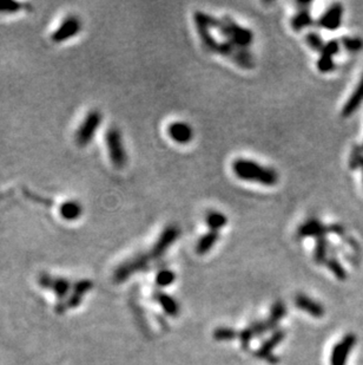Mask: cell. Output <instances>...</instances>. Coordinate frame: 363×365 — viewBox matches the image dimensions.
Instances as JSON below:
<instances>
[{"instance_id":"cb8c5ba5","label":"cell","mask_w":363,"mask_h":365,"mask_svg":"<svg viewBox=\"0 0 363 365\" xmlns=\"http://www.w3.org/2000/svg\"><path fill=\"white\" fill-rule=\"evenodd\" d=\"M330 243L326 236L316 239L315 251H314V260L318 262V265L324 264L328 260V252H329Z\"/></svg>"},{"instance_id":"d590c367","label":"cell","mask_w":363,"mask_h":365,"mask_svg":"<svg viewBox=\"0 0 363 365\" xmlns=\"http://www.w3.org/2000/svg\"><path fill=\"white\" fill-rule=\"evenodd\" d=\"M250 328H252L255 336H262V334L269 331L268 325H266V321H255V323L250 325Z\"/></svg>"},{"instance_id":"7402d4cb","label":"cell","mask_w":363,"mask_h":365,"mask_svg":"<svg viewBox=\"0 0 363 365\" xmlns=\"http://www.w3.org/2000/svg\"><path fill=\"white\" fill-rule=\"evenodd\" d=\"M206 222L208 227L210 228V231L218 232L220 229H222L226 226L228 218L223 213L217 212V210H211L206 216Z\"/></svg>"},{"instance_id":"277c9868","label":"cell","mask_w":363,"mask_h":365,"mask_svg":"<svg viewBox=\"0 0 363 365\" xmlns=\"http://www.w3.org/2000/svg\"><path fill=\"white\" fill-rule=\"evenodd\" d=\"M105 142H106L108 156L116 168H122L128 161L126 151H125L123 139H122L120 130L118 128L112 127L105 134Z\"/></svg>"},{"instance_id":"5b68a950","label":"cell","mask_w":363,"mask_h":365,"mask_svg":"<svg viewBox=\"0 0 363 365\" xmlns=\"http://www.w3.org/2000/svg\"><path fill=\"white\" fill-rule=\"evenodd\" d=\"M102 121H103V115L99 110H91L86 115V117L82 122L80 127L78 128L77 133H76L74 140L77 146L86 147L91 142L94 137L96 131L100 127Z\"/></svg>"},{"instance_id":"7c38bea8","label":"cell","mask_w":363,"mask_h":365,"mask_svg":"<svg viewBox=\"0 0 363 365\" xmlns=\"http://www.w3.org/2000/svg\"><path fill=\"white\" fill-rule=\"evenodd\" d=\"M329 232V226L323 225L318 219H309L297 229L298 238H322Z\"/></svg>"},{"instance_id":"d4e9b609","label":"cell","mask_w":363,"mask_h":365,"mask_svg":"<svg viewBox=\"0 0 363 365\" xmlns=\"http://www.w3.org/2000/svg\"><path fill=\"white\" fill-rule=\"evenodd\" d=\"M91 288H92V282L91 281L82 280L80 282H78V284L76 285V287H74V294L72 295V298L70 299L71 302L68 304V306L74 307V306H77L78 304H80V300H82V295L85 294V292L91 290Z\"/></svg>"},{"instance_id":"74e56055","label":"cell","mask_w":363,"mask_h":365,"mask_svg":"<svg viewBox=\"0 0 363 365\" xmlns=\"http://www.w3.org/2000/svg\"><path fill=\"white\" fill-rule=\"evenodd\" d=\"M362 170H363V161H362Z\"/></svg>"},{"instance_id":"484cf974","label":"cell","mask_w":363,"mask_h":365,"mask_svg":"<svg viewBox=\"0 0 363 365\" xmlns=\"http://www.w3.org/2000/svg\"><path fill=\"white\" fill-rule=\"evenodd\" d=\"M326 266L332 272V274H334L338 280H344L346 278V268L343 267L341 262H340L336 258H328V260L326 261Z\"/></svg>"},{"instance_id":"83f0119b","label":"cell","mask_w":363,"mask_h":365,"mask_svg":"<svg viewBox=\"0 0 363 365\" xmlns=\"http://www.w3.org/2000/svg\"><path fill=\"white\" fill-rule=\"evenodd\" d=\"M306 44L309 45V48L312 50L320 52L321 54L323 48H324V43H323V39L321 36H320L318 32H309L308 35L306 36Z\"/></svg>"},{"instance_id":"30bf717a","label":"cell","mask_w":363,"mask_h":365,"mask_svg":"<svg viewBox=\"0 0 363 365\" xmlns=\"http://www.w3.org/2000/svg\"><path fill=\"white\" fill-rule=\"evenodd\" d=\"M284 337H286V332L283 330L275 331L272 334V337H270L266 341H264L262 346L256 351L255 356L257 358H260V359L266 360L270 364H277L280 361V358L272 353V350L277 346V345L282 343Z\"/></svg>"},{"instance_id":"9a60e30c","label":"cell","mask_w":363,"mask_h":365,"mask_svg":"<svg viewBox=\"0 0 363 365\" xmlns=\"http://www.w3.org/2000/svg\"><path fill=\"white\" fill-rule=\"evenodd\" d=\"M295 305L300 310L306 312L310 315L316 318H321L324 315V307L318 301L306 297L304 294H297L295 297Z\"/></svg>"},{"instance_id":"ffe728a7","label":"cell","mask_w":363,"mask_h":365,"mask_svg":"<svg viewBox=\"0 0 363 365\" xmlns=\"http://www.w3.org/2000/svg\"><path fill=\"white\" fill-rule=\"evenodd\" d=\"M82 213V205L76 201L64 202L60 206V215L62 216V219L68 220V221H74V220L79 219Z\"/></svg>"},{"instance_id":"8992f818","label":"cell","mask_w":363,"mask_h":365,"mask_svg":"<svg viewBox=\"0 0 363 365\" xmlns=\"http://www.w3.org/2000/svg\"><path fill=\"white\" fill-rule=\"evenodd\" d=\"M150 259L151 258L148 254H140L124 261L123 264L116 268L114 273V280L116 282H123L130 278L134 273L143 271V269L148 267Z\"/></svg>"},{"instance_id":"4316f807","label":"cell","mask_w":363,"mask_h":365,"mask_svg":"<svg viewBox=\"0 0 363 365\" xmlns=\"http://www.w3.org/2000/svg\"><path fill=\"white\" fill-rule=\"evenodd\" d=\"M176 280V274L171 269H162L156 275V284L160 287H168Z\"/></svg>"},{"instance_id":"6da1fadb","label":"cell","mask_w":363,"mask_h":365,"mask_svg":"<svg viewBox=\"0 0 363 365\" xmlns=\"http://www.w3.org/2000/svg\"><path fill=\"white\" fill-rule=\"evenodd\" d=\"M232 172L238 179L263 186H275L278 182V173L270 167L262 166L252 160L237 159L232 163Z\"/></svg>"},{"instance_id":"d6986e66","label":"cell","mask_w":363,"mask_h":365,"mask_svg":"<svg viewBox=\"0 0 363 365\" xmlns=\"http://www.w3.org/2000/svg\"><path fill=\"white\" fill-rule=\"evenodd\" d=\"M220 238L218 232H214V231H209L206 234L202 235L198 240L197 246H196V251L198 254H206L210 251L211 248L214 247V243L217 242V240Z\"/></svg>"},{"instance_id":"e575fe53","label":"cell","mask_w":363,"mask_h":365,"mask_svg":"<svg viewBox=\"0 0 363 365\" xmlns=\"http://www.w3.org/2000/svg\"><path fill=\"white\" fill-rule=\"evenodd\" d=\"M254 337H255V334H254V332L252 328H250V326L244 328V330L240 332V344H242V347L244 348V350H246V348L249 347V345H250V343H252V339Z\"/></svg>"},{"instance_id":"8fae6325","label":"cell","mask_w":363,"mask_h":365,"mask_svg":"<svg viewBox=\"0 0 363 365\" xmlns=\"http://www.w3.org/2000/svg\"><path fill=\"white\" fill-rule=\"evenodd\" d=\"M343 17V6L341 4H334L326 10V11L318 19V25L329 31H335L342 24Z\"/></svg>"},{"instance_id":"3957f363","label":"cell","mask_w":363,"mask_h":365,"mask_svg":"<svg viewBox=\"0 0 363 365\" xmlns=\"http://www.w3.org/2000/svg\"><path fill=\"white\" fill-rule=\"evenodd\" d=\"M194 24H196L198 35H200V41H202L204 47H206L209 51L212 52L216 51L218 42L214 39L212 34H211V30L217 28L218 19L208 15V13L197 11L194 12Z\"/></svg>"},{"instance_id":"4dcf8cb0","label":"cell","mask_w":363,"mask_h":365,"mask_svg":"<svg viewBox=\"0 0 363 365\" xmlns=\"http://www.w3.org/2000/svg\"><path fill=\"white\" fill-rule=\"evenodd\" d=\"M318 71L323 72V74L332 71L335 69L334 59H332V57H329V56L321 55L318 61Z\"/></svg>"},{"instance_id":"5bb4252c","label":"cell","mask_w":363,"mask_h":365,"mask_svg":"<svg viewBox=\"0 0 363 365\" xmlns=\"http://www.w3.org/2000/svg\"><path fill=\"white\" fill-rule=\"evenodd\" d=\"M39 285L45 288H50V290L54 291L58 297H65L68 290H70V282H68L64 278H54L50 277V275L42 274L39 278Z\"/></svg>"},{"instance_id":"e0dca14e","label":"cell","mask_w":363,"mask_h":365,"mask_svg":"<svg viewBox=\"0 0 363 365\" xmlns=\"http://www.w3.org/2000/svg\"><path fill=\"white\" fill-rule=\"evenodd\" d=\"M229 58L234 62V63L238 65V67L242 69L250 70V69L255 68V59H254V56L252 52H250L249 49L236 47Z\"/></svg>"},{"instance_id":"8d00e7d4","label":"cell","mask_w":363,"mask_h":365,"mask_svg":"<svg viewBox=\"0 0 363 365\" xmlns=\"http://www.w3.org/2000/svg\"><path fill=\"white\" fill-rule=\"evenodd\" d=\"M296 5L300 8V11H302V10H309V6L312 5V3L310 2H297Z\"/></svg>"},{"instance_id":"52a82bcc","label":"cell","mask_w":363,"mask_h":365,"mask_svg":"<svg viewBox=\"0 0 363 365\" xmlns=\"http://www.w3.org/2000/svg\"><path fill=\"white\" fill-rule=\"evenodd\" d=\"M180 229L178 228V226L170 225L165 227L163 232L160 233V235L158 236L157 241L154 242V247L151 248L150 253H148L150 258L151 259L160 258V256L170 248V246L180 238Z\"/></svg>"},{"instance_id":"1f68e13d","label":"cell","mask_w":363,"mask_h":365,"mask_svg":"<svg viewBox=\"0 0 363 365\" xmlns=\"http://www.w3.org/2000/svg\"><path fill=\"white\" fill-rule=\"evenodd\" d=\"M362 148L358 146H354L352 149L350 159H349V167L350 169H356L358 168L360 166H362L363 161V154H362Z\"/></svg>"},{"instance_id":"603a6c76","label":"cell","mask_w":363,"mask_h":365,"mask_svg":"<svg viewBox=\"0 0 363 365\" xmlns=\"http://www.w3.org/2000/svg\"><path fill=\"white\" fill-rule=\"evenodd\" d=\"M286 305L283 304V302L280 300L276 301L275 304L272 305V312H270V317H269L268 320H266V325H268L269 331L270 330H275V328L277 327V325H278L280 319H282L286 315Z\"/></svg>"},{"instance_id":"7a4b0ae2","label":"cell","mask_w":363,"mask_h":365,"mask_svg":"<svg viewBox=\"0 0 363 365\" xmlns=\"http://www.w3.org/2000/svg\"><path fill=\"white\" fill-rule=\"evenodd\" d=\"M216 30H218V32L226 38V41L234 43L238 48L248 49L254 41V34L252 30L238 25L230 17L218 19Z\"/></svg>"},{"instance_id":"2e32d148","label":"cell","mask_w":363,"mask_h":365,"mask_svg":"<svg viewBox=\"0 0 363 365\" xmlns=\"http://www.w3.org/2000/svg\"><path fill=\"white\" fill-rule=\"evenodd\" d=\"M363 102V77L360 81L358 87L355 88L354 93L350 97L348 98V101L346 102L344 107L342 108V116L343 117H349L352 116V114L355 113L356 110L358 109L360 105L362 104Z\"/></svg>"},{"instance_id":"d6a6232c","label":"cell","mask_w":363,"mask_h":365,"mask_svg":"<svg viewBox=\"0 0 363 365\" xmlns=\"http://www.w3.org/2000/svg\"><path fill=\"white\" fill-rule=\"evenodd\" d=\"M20 10V4L16 2H11V0H0V13H14Z\"/></svg>"},{"instance_id":"ac0fdd59","label":"cell","mask_w":363,"mask_h":365,"mask_svg":"<svg viewBox=\"0 0 363 365\" xmlns=\"http://www.w3.org/2000/svg\"><path fill=\"white\" fill-rule=\"evenodd\" d=\"M154 299H156L158 304L160 305L166 314L171 315V317H177L180 314V305L169 294L163 293V292H157L154 294Z\"/></svg>"},{"instance_id":"4fadbf2b","label":"cell","mask_w":363,"mask_h":365,"mask_svg":"<svg viewBox=\"0 0 363 365\" xmlns=\"http://www.w3.org/2000/svg\"><path fill=\"white\" fill-rule=\"evenodd\" d=\"M168 135L178 144H188L194 139V130L186 122H174L168 127Z\"/></svg>"},{"instance_id":"f1b7e54d","label":"cell","mask_w":363,"mask_h":365,"mask_svg":"<svg viewBox=\"0 0 363 365\" xmlns=\"http://www.w3.org/2000/svg\"><path fill=\"white\" fill-rule=\"evenodd\" d=\"M341 44L349 52H358L363 49V41L360 37H342Z\"/></svg>"},{"instance_id":"44dd1931","label":"cell","mask_w":363,"mask_h":365,"mask_svg":"<svg viewBox=\"0 0 363 365\" xmlns=\"http://www.w3.org/2000/svg\"><path fill=\"white\" fill-rule=\"evenodd\" d=\"M314 24V19L310 15L309 10H302L298 11L294 16L292 19V28L295 32L302 31L303 29L308 28V26Z\"/></svg>"},{"instance_id":"f35d334b","label":"cell","mask_w":363,"mask_h":365,"mask_svg":"<svg viewBox=\"0 0 363 365\" xmlns=\"http://www.w3.org/2000/svg\"><path fill=\"white\" fill-rule=\"evenodd\" d=\"M362 149H363V147H362Z\"/></svg>"},{"instance_id":"836d02e7","label":"cell","mask_w":363,"mask_h":365,"mask_svg":"<svg viewBox=\"0 0 363 365\" xmlns=\"http://www.w3.org/2000/svg\"><path fill=\"white\" fill-rule=\"evenodd\" d=\"M340 48H341V45H340V42H338V41H329L328 43H326V44H324V48H323L321 55L329 56V57H334L336 54H338Z\"/></svg>"},{"instance_id":"9c48e42d","label":"cell","mask_w":363,"mask_h":365,"mask_svg":"<svg viewBox=\"0 0 363 365\" xmlns=\"http://www.w3.org/2000/svg\"><path fill=\"white\" fill-rule=\"evenodd\" d=\"M82 30V22L80 19L76 16H70L65 18V21L59 25V28L56 30L52 35V41L54 43H64L68 39L74 38L77 36Z\"/></svg>"},{"instance_id":"f546056e","label":"cell","mask_w":363,"mask_h":365,"mask_svg":"<svg viewBox=\"0 0 363 365\" xmlns=\"http://www.w3.org/2000/svg\"><path fill=\"white\" fill-rule=\"evenodd\" d=\"M237 337V332L230 327H217L214 332V338L220 341L232 340Z\"/></svg>"},{"instance_id":"ba28073f","label":"cell","mask_w":363,"mask_h":365,"mask_svg":"<svg viewBox=\"0 0 363 365\" xmlns=\"http://www.w3.org/2000/svg\"><path fill=\"white\" fill-rule=\"evenodd\" d=\"M356 344V336L352 333L346 334L341 341L332 347L330 354V365H346L349 354Z\"/></svg>"}]
</instances>
